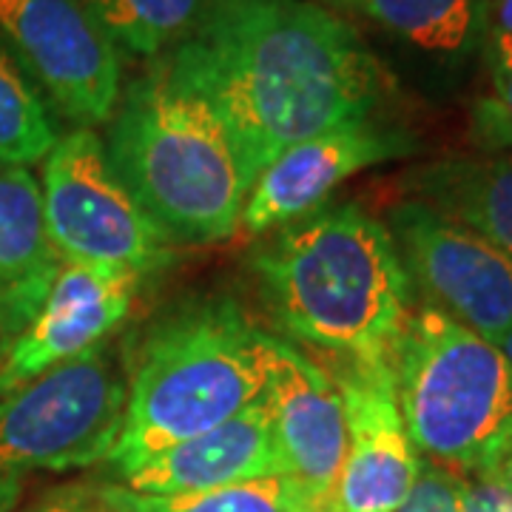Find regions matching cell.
Listing matches in <instances>:
<instances>
[{
  "label": "cell",
  "mask_w": 512,
  "mask_h": 512,
  "mask_svg": "<svg viewBox=\"0 0 512 512\" xmlns=\"http://www.w3.org/2000/svg\"><path fill=\"white\" fill-rule=\"evenodd\" d=\"M163 72L217 114L248 191L282 151L367 120L384 86L356 29L311 0H208Z\"/></svg>",
  "instance_id": "obj_1"
},
{
  "label": "cell",
  "mask_w": 512,
  "mask_h": 512,
  "mask_svg": "<svg viewBox=\"0 0 512 512\" xmlns=\"http://www.w3.org/2000/svg\"><path fill=\"white\" fill-rule=\"evenodd\" d=\"M259 285L293 339L333 359L393 356L410 319V279L387 225L359 205L288 222L254 256Z\"/></svg>",
  "instance_id": "obj_2"
},
{
  "label": "cell",
  "mask_w": 512,
  "mask_h": 512,
  "mask_svg": "<svg viewBox=\"0 0 512 512\" xmlns=\"http://www.w3.org/2000/svg\"><path fill=\"white\" fill-rule=\"evenodd\" d=\"M271 342L228 299L188 305L148 333L128 379L109 464L123 476L151 456L239 416L265 396Z\"/></svg>",
  "instance_id": "obj_3"
},
{
  "label": "cell",
  "mask_w": 512,
  "mask_h": 512,
  "mask_svg": "<svg viewBox=\"0 0 512 512\" xmlns=\"http://www.w3.org/2000/svg\"><path fill=\"white\" fill-rule=\"evenodd\" d=\"M117 103L106 154L148 220L183 245L234 237L248 185L217 114L163 69L131 83Z\"/></svg>",
  "instance_id": "obj_4"
},
{
  "label": "cell",
  "mask_w": 512,
  "mask_h": 512,
  "mask_svg": "<svg viewBox=\"0 0 512 512\" xmlns=\"http://www.w3.org/2000/svg\"><path fill=\"white\" fill-rule=\"evenodd\" d=\"M407 436L424 461L487 476L512 444V367L501 348L424 305L393 353Z\"/></svg>",
  "instance_id": "obj_5"
},
{
  "label": "cell",
  "mask_w": 512,
  "mask_h": 512,
  "mask_svg": "<svg viewBox=\"0 0 512 512\" xmlns=\"http://www.w3.org/2000/svg\"><path fill=\"white\" fill-rule=\"evenodd\" d=\"M126 399L128 376L109 342L0 396V487L37 470L106 461Z\"/></svg>",
  "instance_id": "obj_6"
},
{
  "label": "cell",
  "mask_w": 512,
  "mask_h": 512,
  "mask_svg": "<svg viewBox=\"0 0 512 512\" xmlns=\"http://www.w3.org/2000/svg\"><path fill=\"white\" fill-rule=\"evenodd\" d=\"M43 222L60 262L126 268L137 276L168 259V239L114 174L106 143L74 128L43 160Z\"/></svg>",
  "instance_id": "obj_7"
},
{
  "label": "cell",
  "mask_w": 512,
  "mask_h": 512,
  "mask_svg": "<svg viewBox=\"0 0 512 512\" xmlns=\"http://www.w3.org/2000/svg\"><path fill=\"white\" fill-rule=\"evenodd\" d=\"M387 231L430 308L490 342L512 330V254L421 200L396 205Z\"/></svg>",
  "instance_id": "obj_8"
},
{
  "label": "cell",
  "mask_w": 512,
  "mask_h": 512,
  "mask_svg": "<svg viewBox=\"0 0 512 512\" xmlns=\"http://www.w3.org/2000/svg\"><path fill=\"white\" fill-rule=\"evenodd\" d=\"M0 37L80 123L109 120L120 100V60L80 0H0Z\"/></svg>",
  "instance_id": "obj_9"
},
{
  "label": "cell",
  "mask_w": 512,
  "mask_h": 512,
  "mask_svg": "<svg viewBox=\"0 0 512 512\" xmlns=\"http://www.w3.org/2000/svg\"><path fill=\"white\" fill-rule=\"evenodd\" d=\"M348 413V456L330 504L336 512H399L421 470L407 436L393 356L336 359L328 370Z\"/></svg>",
  "instance_id": "obj_10"
},
{
  "label": "cell",
  "mask_w": 512,
  "mask_h": 512,
  "mask_svg": "<svg viewBox=\"0 0 512 512\" xmlns=\"http://www.w3.org/2000/svg\"><path fill=\"white\" fill-rule=\"evenodd\" d=\"M140 276L126 268L60 262L46 299L6 350L0 396L106 342L126 319Z\"/></svg>",
  "instance_id": "obj_11"
},
{
  "label": "cell",
  "mask_w": 512,
  "mask_h": 512,
  "mask_svg": "<svg viewBox=\"0 0 512 512\" xmlns=\"http://www.w3.org/2000/svg\"><path fill=\"white\" fill-rule=\"evenodd\" d=\"M416 151L413 137L402 128L376 120H356L282 151L248 191L239 228L262 234L311 214L336 191V185L384 160Z\"/></svg>",
  "instance_id": "obj_12"
},
{
  "label": "cell",
  "mask_w": 512,
  "mask_h": 512,
  "mask_svg": "<svg viewBox=\"0 0 512 512\" xmlns=\"http://www.w3.org/2000/svg\"><path fill=\"white\" fill-rule=\"evenodd\" d=\"M268 402L282 473L313 501H330L348 456V413L333 376L274 339Z\"/></svg>",
  "instance_id": "obj_13"
},
{
  "label": "cell",
  "mask_w": 512,
  "mask_h": 512,
  "mask_svg": "<svg viewBox=\"0 0 512 512\" xmlns=\"http://www.w3.org/2000/svg\"><path fill=\"white\" fill-rule=\"evenodd\" d=\"M276 473H282V461L265 390L262 399L234 419L180 441L123 473V487L137 495H183Z\"/></svg>",
  "instance_id": "obj_14"
},
{
  "label": "cell",
  "mask_w": 512,
  "mask_h": 512,
  "mask_svg": "<svg viewBox=\"0 0 512 512\" xmlns=\"http://www.w3.org/2000/svg\"><path fill=\"white\" fill-rule=\"evenodd\" d=\"M57 265L40 183L20 165H0V313L20 330L46 299Z\"/></svg>",
  "instance_id": "obj_15"
},
{
  "label": "cell",
  "mask_w": 512,
  "mask_h": 512,
  "mask_svg": "<svg viewBox=\"0 0 512 512\" xmlns=\"http://www.w3.org/2000/svg\"><path fill=\"white\" fill-rule=\"evenodd\" d=\"M421 202L512 254V157H453L416 174Z\"/></svg>",
  "instance_id": "obj_16"
},
{
  "label": "cell",
  "mask_w": 512,
  "mask_h": 512,
  "mask_svg": "<svg viewBox=\"0 0 512 512\" xmlns=\"http://www.w3.org/2000/svg\"><path fill=\"white\" fill-rule=\"evenodd\" d=\"M373 20L410 49L436 60H461L487 32L490 0H336Z\"/></svg>",
  "instance_id": "obj_17"
},
{
  "label": "cell",
  "mask_w": 512,
  "mask_h": 512,
  "mask_svg": "<svg viewBox=\"0 0 512 512\" xmlns=\"http://www.w3.org/2000/svg\"><path fill=\"white\" fill-rule=\"evenodd\" d=\"M208 0H80L86 15L128 55L154 57L177 46Z\"/></svg>",
  "instance_id": "obj_18"
},
{
  "label": "cell",
  "mask_w": 512,
  "mask_h": 512,
  "mask_svg": "<svg viewBox=\"0 0 512 512\" xmlns=\"http://www.w3.org/2000/svg\"><path fill=\"white\" fill-rule=\"evenodd\" d=\"M106 493L131 512H302L313 501L285 473L183 495H137L126 487H106Z\"/></svg>",
  "instance_id": "obj_19"
},
{
  "label": "cell",
  "mask_w": 512,
  "mask_h": 512,
  "mask_svg": "<svg viewBox=\"0 0 512 512\" xmlns=\"http://www.w3.org/2000/svg\"><path fill=\"white\" fill-rule=\"evenodd\" d=\"M57 131L35 86L26 80L15 55L0 46V165L46 160L55 148Z\"/></svg>",
  "instance_id": "obj_20"
},
{
  "label": "cell",
  "mask_w": 512,
  "mask_h": 512,
  "mask_svg": "<svg viewBox=\"0 0 512 512\" xmlns=\"http://www.w3.org/2000/svg\"><path fill=\"white\" fill-rule=\"evenodd\" d=\"M493 94L484 97L476 109V131L481 143L490 148L512 146V37L493 35L490 49Z\"/></svg>",
  "instance_id": "obj_21"
},
{
  "label": "cell",
  "mask_w": 512,
  "mask_h": 512,
  "mask_svg": "<svg viewBox=\"0 0 512 512\" xmlns=\"http://www.w3.org/2000/svg\"><path fill=\"white\" fill-rule=\"evenodd\" d=\"M458 484L461 476L421 458L419 478L399 512H458Z\"/></svg>",
  "instance_id": "obj_22"
},
{
  "label": "cell",
  "mask_w": 512,
  "mask_h": 512,
  "mask_svg": "<svg viewBox=\"0 0 512 512\" xmlns=\"http://www.w3.org/2000/svg\"><path fill=\"white\" fill-rule=\"evenodd\" d=\"M458 512H512V493L493 476H464L458 484Z\"/></svg>",
  "instance_id": "obj_23"
},
{
  "label": "cell",
  "mask_w": 512,
  "mask_h": 512,
  "mask_svg": "<svg viewBox=\"0 0 512 512\" xmlns=\"http://www.w3.org/2000/svg\"><path fill=\"white\" fill-rule=\"evenodd\" d=\"M26 512H106L100 493L86 487H60L35 501Z\"/></svg>",
  "instance_id": "obj_24"
},
{
  "label": "cell",
  "mask_w": 512,
  "mask_h": 512,
  "mask_svg": "<svg viewBox=\"0 0 512 512\" xmlns=\"http://www.w3.org/2000/svg\"><path fill=\"white\" fill-rule=\"evenodd\" d=\"M487 476H493L498 484H504V487H507V490L512 493V444L507 447V453L498 458V464H495Z\"/></svg>",
  "instance_id": "obj_25"
},
{
  "label": "cell",
  "mask_w": 512,
  "mask_h": 512,
  "mask_svg": "<svg viewBox=\"0 0 512 512\" xmlns=\"http://www.w3.org/2000/svg\"><path fill=\"white\" fill-rule=\"evenodd\" d=\"M20 333V328L6 316V313H0V365H3V359H6V350L9 345L15 342V336Z\"/></svg>",
  "instance_id": "obj_26"
},
{
  "label": "cell",
  "mask_w": 512,
  "mask_h": 512,
  "mask_svg": "<svg viewBox=\"0 0 512 512\" xmlns=\"http://www.w3.org/2000/svg\"><path fill=\"white\" fill-rule=\"evenodd\" d=\"M495 32L512 37V0H498V29Z\"/></svg>",
  "instance_id": "obj_27"
},
{
  "label": "cell",
  "mask_w": 512,
  "mask_h": 512,
  "mask_svg": "<svg viewBox=\"0 0 512 512\" xmlns=\"http://www.w3.org/2000/svg\"><path fill=\"white\" fill-rule=\"evenodd\" d=\"M100 493V501H103V507H106V512H131L128 507H123L120 501H114L106 490H97Z\"/></svg>",
  "instance_id": "obj_28"
},
{
  "label": "cell",
  "mask_w": 512,
  "mask_h": 512,
  "mask_svg": "<svg viewBox=\"0 0 512 512\" xmlns=\"http://www.w3.org/2000/svg\"><path fill=\"white\" fill-rule=\"evenodd\" d=\"M495 345L501 348L504 359H507V362H510V367H512V330H507V333H504V336H501V339H498Z\"/></svg>",
  "instance_id": "obj_29"
},
{
  "label": "cell",
  "mask_w": 512,
  "mask_h": 512,
  "mask_svg": "<svg viewBox=\"0 0 512 512\" xmlns=\"http://www.w3.org/2000/svg\"><path fill=\"white\" fill-rule=\"evenodd\" d=\"M302 512H336V507L330 501H308Z\"/></svg>",
  "instance_id": "obj_30"
}]
</instances>
